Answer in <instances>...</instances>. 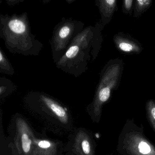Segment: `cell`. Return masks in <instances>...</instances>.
<instances>
[{
    "mask_svg": "<svg viewBox=\"0 0 155 155\" xmlns=\"http://www.w3.org/2000/svg\"><path fill=\"white\" fill-rule=\"evenodd\" d=\"M117 151L119 155H155V146L145 135L142 125L128 119L119 135Z\"/></svg>",
    "mask_w": 155,
    "mask_h": 155,
    "instance_id": "cell-3",
    "label": "cell"
},
{
    "mask_svg": "<svg viewBox=\"0 0 155 155\" xmlns=\"http://www.w3.org/2000/svg\"><path fill=\"white\" fill-rule=\"evenodd\" d=\"M117 0H97L96 5L101 16V23L103 27L107 25L112 19L113 14L117 10Z\"/></svg>",
    "mask_w": 155,
    "mask_h": 155,
    "instance_id": "cell-7",
    "label": "cell"
},
{
    "mask_svg": "<svg viewBox=\"0 0 155 155\" xmlns=\"http://www.w3.org/2000/svg\"><path fill=\"white\" fill-rule=\"evenodd\" d=\"M146 116L150 127L155 132V101L150 99L146 103Z\"/></svg>",
    "mask_w": 155,
    "mask_h": 155,
    "instance_id": "cell-11",
    "label": "cell"
},
{
    "mask_svg": "<svg viewBox=\"0 0 155 155\" xmlns=\"http://www.w3.org/2000/svg\"><path fill=\"white\" fill-rule=\"evenodd\" d=\"M124 63L119 58L110 60L101 72L92 104L94 113L99 120L102 107L111 97L112 92L118 88L122 78Z\"/></svg>",
    "mask_w": 155,
    "mask_h": 155,
    "instance_id": "cell-4",
    "label": "cell"
},
{
    "mask_svg": "<svg viewBox=\"0 0 155 155\" xmlns=\"http://www.w3.org/2000/svg\"><path fill=\"white\" fill-rule=\"evenodd\" d=\"M152 3V0H134V18H138L141 16L149 8Z\"/></svg>",
    "mask_w": 155,
    "mask_h": 155,
    "instance_id": "cell-9",
    "label": "cell"
},
{
    "mask_svg": "<svg viewBox=\"0 0 155 155\" xmlns=\"http://www.w3.org/2000/svg\"><path fill=\"white\" fill-rule=\"evenodd\" d=\"M134 0H124L122 5V12L125 14L131 15L133 11Z\"/></svg>",
    "mask_w": 155,
    "mask_h": 155,
    "instance_id": "cell-12",
    "label": "cell"
},
{
    "mask_svg": "<svg viewBox=\"0 0 155 155\" xmlns=\"http://www.w3.org/2000/svg\"><path fill=\"white\" fill-rule=\"evenodd\" d=\"M84 28L83 22L63 18L56 25L51 41L52 56L56 63L65 54L71 41Z\"/></svg>",
    "mask_w": 155,
    "mask_h": 155,
    "instance_id": "cell-5",
    "label": "cell"
},
{
    "mask_svg": "<svg viewBox=\"0 0 155 155\" xmlns=\"http://www.w3.org/2000/svg\"><path fill=\"white\" fill-rule=\"evenodd\" d=\"M22 149L25 153H28L30 150L31 140L29 138L28 136L26 133L22 134L21 136Z\"/></svg>",
    "mask_w": 155,
    "mask_h": 155,
    "instance_id": "cell-13",
    "label": "cell"
},
{
    "mask_svg": "<svg viewBox=\"0 0 155 155\" xmlns=\"http://www.w3.org/2000/svg\"><path fill=\"white\" fill-rule=\"evenodd\" d=\"M50 142L48 140H41L38 143V146L41 148L46 149L50 147Z\"/></svg>",
    "mask_w": 155,
    "mask_h": 155,
    "instance_id": "cell-15",
    "label": "cell"
},
{
    "mask_svg": "<svg viewBox=\"0 0 155 155\" xmlns=\"http://www.w3.org/2000/svg\"><path fill=\"white\" fill-rule=\"evenodd\" d=\"M103 27L101 23H97L95 27L85 28L72 40L65 54L56 63L57 68L76 78L84 73L91 56L94 60L98 54Z\"/></svg>",
    "mask_w": 155,
    "mask_h": 155,
    "instance_id": "cell-1",
    "label": "cell"
},
{
    "mask_svg": "<svg viewBox=\"0 0 155 155\" xmlns=\"http://www.w3.org/2000/svg\"><path fill=\"white\" fill-rule=\"evenodd\" d=\"M0 37L10 52L24 56L37 55L42 45L31 33L27 13L1 15Z\"/></svg>",
    "mask_w": 155,
    "mask_h": 155,
    "instance_id": "cell-2",
    "label": "cell"
},
{
    "mask_svg": "<svg viewBox=\"0 0 155 155\" xmlns=\"http://www.w3.org/2000/svg\"><path fill=\"white\" fill-rule=\"evenodd\" d=\"M0 72L11 76L15 73L14 68L2 49H0Z\"/></svg>",
    "mask_w": 155,
    "mask_h": 155,
    "instance_id": "cell-10",
    "label": "cell"
},
{
    "mask_svg": "<svg viewBox=\"0 0 155 155\" xmlns=\"http://www.w3.org/2000/svg\"><path fill=\"white\" fill-rule=\"evenodd\" d=\"M113 41L117 50L123 54H139L143 50L141 43L130 35L123 32L114 35Z\"/></svg>",
    "mask_w": 155,
    "mask_h": 155,
    "instance_id": "cell-6",
    "label": "cell"
},
{
    "mask_svg": "<svg viewBox=\"0 0 155 155\" xmlns=\"http://www.w3.org/2000/svg\"><path fill=\"white\" fill-rule=\"evenodd\" d=\"M81 147L83 152L87 155H90L92 152L91 146L90 143L87 140H84L81 143Z\"/></svg>",
    "mask_w": 155,
    "mask_h": 155,
    "instance_id": "cell-14",
    "label": "cell"
},
{
    "mask_svg": "<svg viewBox=\"0 0 155 155\" xmlns=\"http://www.w3.org/2000/svg\"><path fill=\"white\" fill-rule=\"evenodd\" d=\"M42 102L57 116L62 120H67V115L64 109L53 100L44 95H40Z\"/></svg>",
    "mask_w": 155,
    "mask_h": 155,
    "instance_id": "cell-8",
    "label": "cell"
}]
</instances>
